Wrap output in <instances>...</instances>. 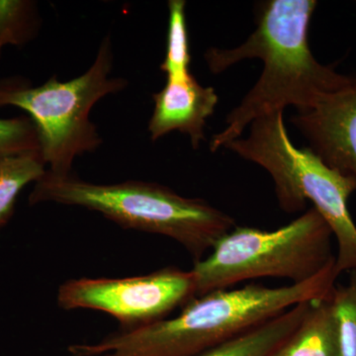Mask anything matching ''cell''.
<instances>
[{
	"mask_svg": "<svg viewBox=\"0 0 356 356\" xmlns=\"http://www.w3.org/2000/svg\"><path fill=\"white\" fill-rule=\"evenodd\" d=\"M315 0H267L257 7L254 32L234 49L211 48L205 60L213 74L259 58L264 70L254 88L232 110L221 132L210 142L212 153L242 137L252 121L294 106L305 112L325 96L356 83V77L339 74L314 57L309 41Z\"/></svg>",
	"mask_w": 356,
	"mask_h": 356,
	"instance_id": "cell-1",
	"label": "cell"
},
{
	"mask_svg": "<svg viewBox=\"0 0 356 356\" xmlns=\"http://www.w3.org/2000/svg\"><path fill=\"white\" fill-rule=\"evenodd\" d=\"M336 261L311 280L282 287L248 284L195 297L172 318L122 330L92 344H72L70 356H197L301 303L329 298Z\"/></svg>",
	"mask_w": 356,
	"mask_h": 356,
	"instance_id": "cell-2",
	"label": "cell"
},
{
	"mask_svg": "<svg viewBox=\"0 0 356 356\" xmlns=\"http://www.w3.org/2000/svg\"><path fill=\"white\" fill-rule=\"evenodd\" d=\"M29 203L77 206L99 213L123 228L168 236L180 243L194 262L236 227L234 218L222 211L201 199L179 195L165 185L137 180L97 184L48 170L34 184Z\"/></svg>",
	"mask_w": 356,
	"mask_h": 356,
	"instance_id": "cell-3",
	"label": "cell"
},
{
	"mask_svg": "<svg viewBox=\"0 0 356 356\" xmlns=\"http://www.w3.org/2000/svg\"><path fill=\"white\" fill-rule=\"evenodd\" d=\"M114 54L111 37H104L95 62L81 76L58 81L51 76L42 86L20 77L0 81V107L24 110L38 130L41 154L49 172L72 175L76 158L92 153L102 144L97 128L89 119L91 109L103 97L127 86L122 77H112Z\"/></svg>",
	"mask_w": 356,
	"mask_h": 356,
	"instance_id": "cell-4",
	"label": "cell"
},
{
	"mask_svg": "<svg viewBox=\"0 0 356 356\" xmlns=\"http://www.w3.org/2000/svg\"><path fill=\"white\" fill-rule=\"evenodd\" d=\"M332 229L315 208L274 231L236 226L220 238L191 273L196 297L236 283L275 277L298 284L336 259Z\"/></svg>",
	"mask_w": 356,
	"mask_h": 356,
	"instance_id": "cell-5",
	"label": "cell"
},
{
	"mask_svg": "<svg viewBox=\"0 0 356 356\" xmlns=\"http://www.w3.org/2000/svg\"><path fill=\"white\" fill-rule=\"evenodd\" d=\"M195 297L191 270L166 267L133 277L67 281L58 288V304L64 310L104 312L118 320L123 330H131L163 320Z\"/></svg>",
	"mask_w": 356,
	"mask_h": 356,
	"instance_id": "cell-6",
	"label": "cell"
},
{
	"mask_svg": "<svg viewBox=\"0 0 356 356\" xmlns=\"http://www.w3.org/2000/svg\"><path fill=\"white\" fill-rule=\"evenodd\" d=\"M318 158L356 185V83L291 118Z\"/></svg>",
	"mask_w": 356,
	"mask_h": 356,
	"instance_id": "cell-7",
	"label": "cell"
},
{
	"mask_svg": "<svg viewBox=\"0 0 356 356\" xmlns=\"http://www.w3.org/2000/svg\"><path fill=\"white\" fill-rule=\"evenodd\" d=\"M154 108L149 121L152 140L178 132L191 138L194 149L205 140L206 123L219 102L216 90L199 83L193 74L166 77L165 88L153 95Z\"/></svg>",
	"mask_w": 356,
	"mask_h": 356,
	"instance_id": "cell-8",
	"label": "cell"
},
{
	"mask_svg": "<svg viewBox=\"0 0 356 356\" xmlns=\"http://www.w3.org/2000/svg\"><path fill=\"white\" fill-rule=\"evenodd\" d=\"M312 304H298L197 356H271L301 324Z\"/></svg>",
	"mask_w": 356,
	"mask_h": 356,
	"instance_id": "cell-9",
	"label": "cell"
},
{
	"mask_svg": "<svg viewBox=\"0 0 356 356\" xmlns=\"http://www.w3.org/2000/svg\"><path fill=\"white\" fill-rule=\"evenodd\" d=\"M271 356H343L329 299L312 304L301 324Z\"/></svg>",
	"mask_w": 356,
	"mask_h": 356,
	"instance_id": "cell-10",
	"label": "cell"
},
{
	"mask_svg": "<svg viewBox=\"0 0 356 356\" xmlns=\"http://www.w3.org/2000/svg\"><path fill=\"white\" fill-rule=\"evenodd\" d=\"M46 166L41 153L0 159V229L13 218L21 192L43 177Z\"/></svg>",
	"mask_w": 356,
	"mask_h": 356,
	"instance_id": "cell-11",
	"label": "cell"
},
{
	"mask_svg": "<svg viewBox=\"0 0 356 356\" xmlns=\"http://www.w3.org/2000/svg\"><path fill=\"white\" fill-rule=\"evenodd\" d=\"M186 2L184 0L168 1V29L165 56L161 63V72L166 77L184 76L191 74V53L187 30Z\"/></svg>",
	"mask_w": 356,
	"mask_h": 356,
	"instance_id": "cell-12",
	"label": "cell"
},
{
	"mask_svg": "<svg viewBox=\"0 0 356 356\" xmlns=\"http://www.w3.org/2000/svg\"><path fill=\"white\" fill-rule=\"evenodd\" d=\"M40 21L36 2L0 0V56L6 47H22L35 38Z\"/></svg>",
	"mask_w": 356,
	"mask_h": 356,
	"instance_id": "cell-13",
	"label": "cell"
},
{
	"mask_svg": "<svg viewBox=\"0 0 356 356\" xmlns=\"http://www.w3.org/2000/svg\"><path fill=\"white\" fill-rule=\"evenodd\" d=\"M339 327L343 356H356V270L346 284L334 286L329 297Z\"/></svg>",
	"mask_w": 356,
	"mask_h": 356,
	"instance_id": "cell-14",
	"label": "cell"
},
{
	"mask_svg": "<svg viewBox=\"0 0 356 356\" xmlns=\"http://www.w3.org/2000/svg\"><path fill=\"white\" fill-rule=\"evenodd\" d=\"M30 153H41L38 130L32 119H0V159Z\"/></svg>",
	"mask_w": 356,
	"mask_h": 356,
	"instance_id": "cell-15",
	"label": "cell"
}]
</instances>
